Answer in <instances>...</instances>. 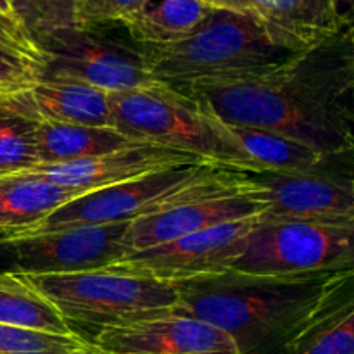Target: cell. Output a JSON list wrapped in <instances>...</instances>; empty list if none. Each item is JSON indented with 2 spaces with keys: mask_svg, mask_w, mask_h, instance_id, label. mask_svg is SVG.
<instances>
[{
  "mask_svg": "<svg viewBox=\"0 0 354 354\" xmlns=\"http://www.w3.org/2000/svg\"><path fill=\"white\" fill-rule=\"evenodd\" d=\"M182 93L228 124L275 131L330 158L351 154L353 26L317 47L296 52L261 76Z\"/></svg>",
  "mask_w": 354,
  "mask_h": 354,
  "instance_id": "1",
  "label": "cell"
},
{
  "mask_svg": "<svg viewBox=\"0 0 354 354\" xmlns=\"http://www.w3.org/2000/svg\"><path fill=\"white\" fill-rule=\"evenodd\" d=\"M353 270L311 275H254L235 270L175 283V313L220 328L237 354H279L287 341L353 282Z\"/></svg>",
  "mask_w": 354,
  "mask_h": 354,
  "instance_id": "2",
  "label": "cell"
},
{
  "mask_svg": "<svg viewBox=\"0 0 354 354\" xmlns=\"http://www.w3.org/2000/svg\"><path fill=\"white\" fill-rule=\"evenodd\" d=\"M152 80L176 92L207 85H230L273 71L292 55L273 44L254 14L211 9L183 40L144 45Z\"/></svg>",
  "mask_w": 354,
  "mask_h": 354,
  "instance_id": "3",
  "label": "cell"
},
{
  "mask_svg": "<svg viewBox=\"0 0 354 354\" xmlns=\"http://www.w3.org/2000/svg\"><path fill=\"white\" fill-rule=\"evenodd\" d=\"M24 277L57 308L73 330L88 328L93 330L92 335L104 328L173 313L178 304L175 283L109 266L61 275Z\"/></svg>",
  "mask_w": 354,
  "mask_h": 354,
  "instance_id": "4",
  "label": "cell"
},
{
  "mask_svg": "<svg viewBox=\"0 0 354 354\" xmlns=\"http://www.w3.org/2000/svg\"><path fill=\"white\" fill-rule=\"evenodd\" d=\"M114 128L142 144L187 152L207 165L251 173L249 162L221 138L209 113L192 97L156 83L111 93Z\"/></svg>",
  "mask_w": 354,
  "mask_h": 354,
  "instance_id": "5",
  "label": "cell"
},
{
  "mask_svg": "<svg viewBox=\"0 0 354 354\" xmlns=\"http://www.w3.org/2000/svg\"><path fill=\"white\" fill-rule=\"evenodd\" d=\"M228 171L232 169L216 168L206 162L161 169L140 178L82 194L52 211L33 227L16 234L130 223L201 192Z\"/></svg>",
  "mask_w": 354,
  "mask_h": 354,
  "instance_id": "6",
  "label": "cell"
},
{
  "mask_svg": "<svg viewBox=\"0 0 354 354\" xmlns=\"http://www.w3.org/2000/svg\"><path fill=\"white\" fill-rule=\"evenodd\" d=\"M44 59L41 78L85 83L107 93L156 85L144 45L114 26H73L35 37Z\"/></svg>",
  "mask_w": 354,
  "mask_h": 354,
  "instance_id": "7",
  "label": "cell"
},
{
  "mask_svg": "<svg viewBox=\"0 0 354 354\" xmlns=\"http://www.w3.org/2000/svg\"><path fill=\"white\" fill-rule=\"evenodd\" d=\"M354 225L259 216L235 272L311 275L353 270Z\"/></svg>",
  "mask_w": 354,
  "mask_h": 354,
  "instance_id": "8",
  "label": "cell"
},
{
  "mask_svg": "<svg viewBox=\"0 0 354 354\" xmlns=\"http://www.w3.org/2000/svg\"><path fill=\"white\" fill-rule=\"evenodd\" d=\"M265 211V201L248 175L228 171L201 192L130 221L121 239V249L128 256L216 225L258 218Z\"/></svg>",
  "mask_w": 354,
  "mask_h": 354,
  "instance_id": "9",
  "label": "cell"
},
{
  "mask_svg": "<svg viewBox=\"0 0 354 354\" xmlns=\"http://www.w3.org/2000/svg\"><path fill=\"white\" fill-rule=\"evenodd\" d=\"M128 223L0 237V273L61 275L106 268L124 256L121 239Z\"/></svg>",
  "mask_w": 354,
  "mask_h": 354,
  "instance_id": "10",
  "label": "cell"
},
{
  "mask_svg": "<svg viewBox=\"0 0 354 354\" xmlns=\"http://www.w3.org/2000/svg\"><path fill=\"white\" fill-rule=\"evenodd\" d=\"M258 218L221 223L166 244L131 252L109 265V268L152 277L169 283L220 275L234 268L239 261Z\"/></svg>",
  "mask_w": 354,
  "mask_h": 354,
  "instance_id": "11",
  "label": "cell"
},
{
  "mask_svg": "<svg viewBox=\"0 0 354 354\" xmlns=\"http://www.w3.org/2000/svg\"><path fill=\"white\" fill-rule=\"evenodd\" d=\"M328 162L310 171L245 173L266 204L263 216L354 225L351 173L342 175Z\"/></svg>",
  "mask_w": 354,
  "mask_h": 354,
  "instance_id": "12",
  "label": "cell"
},
{
  "mask_svg": "<svg viewBox=\"0 0 354 354\" xmlns=\"http://www.w3.org/2000/svg\"><path fill=\"white\" fill-rule=\"evenodd\" d=\"M86 342L92 354H237L220 328L175 311L104 328Z\"/></svg>",
  "mask_w": 354,
  "mask_h": 354,
  "instance_id": "13",
  "label": "cell"
},
{
  "mask_svg": "<svg viewBox=\"0 0 354 354\" xmlns=\"http://www.w3.org/2000/svg\"><path fill=\"white\" fill-rule=\"evenodd\" d=\"M201 162H204L203 159L187 154V152L173 151L161 145L137 144L106 152V154L93 156V158L55 162V165H40L24 173L45 180V182L55 183L59 187L85 194L104 189V187L118 185L128 180L140 178V176L151 175L161 169L201 165Z\"/></svg>",
  "mask_w": 354,
  "mask_h": 354,
  "instance_id": "14",
  "label": "cell"
},
{
  "mask_svg": "<svg viewBox=\"0 0 354 354\" xmlns=\"http://www.w3.org/2000/svg\"><path fill=\"white\" fill-rule=\"evenodd\" d=\"M270 40L303 52L353 26L351 0H249Z\"/></svg>",
  "mask_w": 354,
  "mask_h": 354,
  "instance_id": "15",
  "label": "cell"
},
{
  "mask_svg": "<svg viewBox=\"0 0 354 354\" xmlns=\"http://www.w3.org/2000/svg\"><path fill=\"white\" fill-rule=\"evenodd\" d=\"M0 106L37 124L114 128L111 93L68 80L40 78L28 88L0 99Z\"/></svg>",
  "mask_w": 354,
  "mask_h": 354,
  "instance_id": "16",
  "label": "cell"
},
{
  "mask_svg": "<svg viewBox=\"0 0 354 354\" xmlns=\"http://www.w3.org/2000/svg\"><path fill=\"white\" fill-rule=\"evenodd\" d=\"M207 111V109H206ZM209 113V111H207ZM218 133L235 149L254 171H310L330 161L299 140L270 130L228 124L209 113ZM337 158V156H335Z\"/></svg>",
  "mask_w": 354,
  "mask_h": 354,
  "instance_id": "17",
  "label": "cell"
},
{
  "mask_svg": "<svg viewBox=\"0 0 354 354\" xmlns=\"http://www.w3.org/2000/svg\"><path fill=\"white\" fill-rule=\"evenodd\" d=\"M78 196L82 192L26 173L0 176V237L33 227Z\"/></svg>",
  "mask_w": 354,
  "mask_h": 354,
  "instance_id": "18",
  "label": "cell"
},
{
  "mask_svg": "<svg viewBox=\"0 0 354 354\" xmlns=\"http://www.w3.org/2000/svg\"><path fill=\"white\" fill-rule=\"evenodd\" d=\"M279 354H354L353 282L337 290Z\"/></svg>",
  "mask_w": 354,
  "mask_h": 354,
  "instance_id": "19",
  "label": "cell"
},
{
  "mask_svg": "<svg viewBox=\"0 0 354 354\" xmlns=\"http://www.w3.org/2000/svg\"><path fill=\"white\" fill-rule=\"evenodd\" d=\"M142 144L113 127L86 124H37V151L40 165H55L93 158L118 149ZM38 165V166H40Z\"/></svg>",
  "mask_w": 354,
  "mask_h": 354,
  "instance_id": "20",
  "label": "cell"
},
{
  "mask_svg": "<svg viewBox=\"0 0 354 354\" xmlns=\"http://www.w3.org/2000/svg\"><path fill=\"white\" fill-rule=\"evenodd\" d=\"M209 10L201 0H145L123 26L137 44L158 47L189 37Z\"/></svg>",
  "mask_w": 354,
  "mask_h": 354,
  "instance_id": "21",
  "label": "cell"
},
{
  "mask_svg": "<svg viewBox=\"0 0 354 354\" xmlns=\"http://www.w3.org/2000/svg\"><path fill=\"white\" fill-rule=\"evenodd\" d=\"M0 325L47 334H76L57 308L41 296L26 277L17 273H0Z\"/></svg>",
  "mask_w": 354,
  "mask_h": 354,
  "instance_id": "22",
  "label": "cell"
},
{
  "mask_svg": "<svg viewBox=\"0 0 354 354\" xmlns=\"http://www.w3.org/2000/svg\"><path fill=\"white\" fill-rule=\"evenodd\" d=\"M44 59L35 38L12 16L0 14V99L41 78Z\"/></svg>",
  "mask_w": 354,
  "mask_h": 354,
  "instance_id": "23",
  "label": "cell"
},
{
  "mask_svg": "<svg viewBox=\"0 0 354 354\" xmlns=\"http://www.w3.org/2000/svg\"><path fill=\"white\" fill-rule=\"evenodd\" d=\"M38 165L37 123L0 106V176L24 173Z\"/></svg>",
  "mask_w": 354,
  "mask_h": 354,
  "instance_id": "24",
  "label": "cell"
},
{
  "mask_svg": "<svg viewBox=\"0 0 354 354\" xmlns=\"http://www.w3.org/2000/svg\"><path fill=\"white\" fill-rule=\"evenodd\" d=\"M88 342L78 334L59 335L0 325V354H82Z\"/></svg>",
  "mask_w": 354,
  "mask_h": 354,
  "instance_id": "25",
  "label": "cell"
},
{
  "mask_svg": "<svg viewBox=\"0 0 354 354\" xmlns=\"http://www.w3.org/2000/svg\"><path fill=\"white\" fill-rule=\"evenodd\" d=\"M145 0H78L76 26H123L140 10Z\"/></svg>",
  "mask_w": 354,
  "mask_h": 354,
  "instance_id": "26",
  "label": "cell"
},
{
  "mask_svg": "<svg viewBox=\"0 0 354 354\" xmlns=\"http://www.w3.org/2000/svg\"><path fill=\"white\" fill-rule=\"evenodd\" d=\"M76 3L78 0H37L38 35L47 31L76 26Z\"/></svg>",
  "mask_w": 354,
  "mask_h": 354,
  "instance_id": "27",
  "label": "cell"
},
{
  "mask_svg": "<svg viewBox=\"0 0 354 354\" xmlns=\"http://www.w3.org/2000/svg\"><path fill=\"white\" fill-rule=\"evenodd\" d=\"M12 10V16L21 23V26L31 35L37 37L40 21H38V9L37 0H7Z\"/></svg>",
  "mask_w": 354,
  "mask_h": 354,
  "instance_id": "28",
  "label": "cell"
},
{
  "mask_svg": "<svg viewBox=\"0 0 354 354\" xmlns=\"http://www.w3.org/2000/svg\"><path fill=\"white\" fill-rule=\"evenodd\" d=\"M206 3L211 9H225V10H235V12H248L252 14L251 3L249 0H201Z\"/></svg>",
  "mask_w": 354,
  "mask_h": 354,
  "instance_id": "29",
  "label": "cell"
},
{
  "mask_svg": "<svg viewBox=\"0 0 354 354\" xmlns=\"http://www.w3.org/2000/svg\"><path fill=\"white\" fill-rule=\"evenodd\" d=\"M0 14H3V16H12V10H10V6L7 0H0Z\"/></svg>",
  "mask_w": 354,
  "mask_h": 354,
  "instance_id": "30",
  "label": "cell"
},
{
  "mask_svg": "<svg viewBox=\"0 0 354 354\" xmlns=\"http://www.w3.org/2000/svg\"><path fill=\"white\" fill-rule=\"evenodd\" d=\"M82 354H92V353H90V349H88V351H85V353H82Z\"/></svg>",
  "mask_w": 354,
  "mask_h": 354,
  "instance_id": "31",
  "label": "cell"
}]
</instances>
